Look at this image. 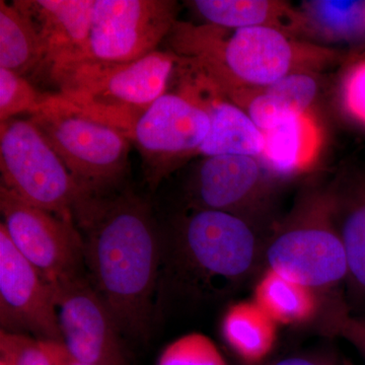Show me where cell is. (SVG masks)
<instances>
[{
  "instance_id": "obj_26",
  "label": "cell",
  "mask_w": 365,
  "mask_h": 365,
  "mask_svg": "<svg viewBox=\"0 0 365 365\" xmlns=\"http://www.w3.org/2000/svg\"><path fill=\"white\" fill-rule=\"evenodd\" d=\"M324 327L332 335L348 341L365 359V319L351 316L345 306L336 304L327 314Z\"/></svg>"
},
{
  "instance_id": "obj_2",
  "label": "cell",
  "mask_w": 365,
  "mask_h": 365,
  "mask_svg": "<svg viewBox=\"0 0 365 365\" xmlns=\"http://www.w3.org/2000/svg\"><path fill=\"white\" fill-rule=\"evenodd\" d=\"M174 52L157 51L129 63L85 61L49 74L72 104L129 137L133 124L163 93L179 63Z\"/></svg>"
},
{
  "instance_id": "obj_10",
  "label": "cell",
  "mask_w": 365,
  "mask_h": 365,
  "mask_svg": "<svg viewBox=\"0 0 365 365\" xmlns=\"http://www.w3.org/2000/svg\"><path fill=\"white\" fill-rule=\"evenodd\" d=\"M62 343L88 365H126L119 327L102 295L83 273L53 283Z\"/></svg>"
},
{
  "instance_id": "obj_1",
  "label": "cell",
  "mask_w": 365,
  "mask_h": 365,
  "mask_svg": "<svg viewBox=\"0 0 365 365\" xmlns=\"http://www.w3.org/2000/svg\"><path fill=\"white\" fill-rule=\"evenodd\" d=\"M72 217L91 283L120 331L148 337L163 258V232L150 204L125 181L102 190L81 188Z\"/></svg>"
},
{
  "instance_id": "obj_18",
  "label": "cell",
  "mask_w": 365,
  "mask_h": 365,
  "mask_svg": "<svg viewBox=\"0 0 365 365\" xmlns=\"http://www.w3.org/2000/svg\"><path fill=\"white\" fill-rule=\"evenodd\" d=\"M333 203L347 262V279L365 299V179L353 182L342 196L333 197Z\"/></svg>"
},
{
  "instance_id": "obj_16",
  "label": "cell",
  "mask_w": 365,
  "mask_h": 365,
  "mask_svg": "<svg viewBox=\"0 0 365 365\" xmlns=\"http://www.w3.org/2000/svg\"><path fill=\"white\" fill-rule=\"evenodd\" d=\"M255 302L279 325L299 326L319 313V292L266 268L254 289Z\"/></svg>"
},
{
  "instance_id": "obj_11",
  "label": "cell",
  "mask_w": 365,
  "mask_h": 365,
  "mask_svg": "<svg viewBox=\"0 0 365 365\" xmlns=\"http://www.w3.org/2000/svg\"><path fill=\"white\" fill-rule=\"evenodd\" d=\"M1 331L62 342L54 288L16 250L0 225Z\"/></svg>"
},
{
  "instance_id": "obj_28",
  "label": "cell",
  "mask_w": 365,
  "mask_h": 365,
  "mask_svg": "<svg viewBox=\"0 0 365 365\" xmlns=\"http://www.w3.org/2000/svg\"><path fill=\"white\" fill-rule=\"evenodd\" d=\"M54 365H88L79 362L67 351L66 346L57 341H44Z\"/></svg>"
},
{
  "instance_id": "obj_19",
  "label": "cell",
  "mask_w": 365,
  "mask_h": 365,
  "mask_svg": "<svg viewBox=\"0 0 365 365\" xmlns=\"http://www.w3.org/2000/svg\"><path fill=\"white\" fill-rule=\"evenodd\" d=\"M263 133L265 145L258 158L262 169L275 176L289 177L304 167L313 137L304 115L287 118Z\"/></svg>"
},
{
  "instance_id": "obj_4",
  "label": "cell",
  "mask_w": 365,
  "mask_h": 365,
  "mask_svg": "<svg viewBox=\"0 0 365 365\" xmlns=\"http://www.w3.org/2000/svg\"><path fill=\"white\" fill-rule=\"evenodd\" d=\"M29 119L47 137L81 188L102 190L126 180L131 141L120 129L59 93Z\"/></svg>"
},
{
  "instance_id": "obj_13",
  "label": "cell",
  "mask_w": 365,
  "mask_h": 365,
  "mask_svg": "<svg viewBox=\"0 0 365 365\" xmlns=\"http://www.w3.org/2000/svg\"><path fill=\"white\" fill-rule=\"evenodd\" d=\"M262 167L258 160L242 155L208 157L190 182L192 209L223 211L239 215L258 195Z\"/></svg>"
},
{
  "instance_id": "obj_17",
  "label": "cell",
  "mask_w": 365,
  "mask_h": 365,
  "mask_svg": "<svg viewBox=\"0 0 365 365\" xmlns=\"http://www.w3.org/2000/svg\"><path fill=\"white\" fill-rule=\"evenodd\" d=\"M45 52L37 29L16 4L0 1V68L24 76L42 71Z\"/></svg>"
},
{
  "instance_id": "obj_5",
  "label": "cell",
  "mask_w": 365,
  "mask_h": 365,
  "mask_svg": "<svg viewBox=\"0 0 365 365\" xmlns=\"http://www.w3.org/2000/svg\"><path fill=\"white\" fill-rule=\"evenodd\" d=\"M1 186L36 207L73 220L81 188L43 132L30 119L0 126Z\"/></svg>"
},
{
  "instance_id": "obj_25",
  "label": "cell",
  "mask_w": 365,
  "mask_h": 365,
  "mask_svg": "<svg viewBox=\"0 0 365 365\" xmlns=\"http://www.w3.org/2000/svg\"><path fill=\"white\" fill-rule=\"evenodd\" d=\"M0 360L6 365H54L44 341L0 331Z\"/></svg>"
},
{
  "instance_id": "obj_31",
  "label": "cell",
  "mask_w": 365,
  "mask_h": 365,
  "mask_svg": "<svg viewBox=\"0 0 365 365\" xmlns=\"http://www.w3.org/2000/svg\"><path fill=\"white\" fill-rule=\"evenodd\" d=\"M345 365H353V364H346Z\"/></svg>"
},
{
  "instance_id": "obj_14",
  "label": "cell",
  "mask_w": 365,
  "mask_h": 365,
  "mask_svg": "<svg viewBox=\"0 0 365 365\" xmlns=\"http://www.w3.org/2000/svg\"><path fill=\"white\" fill-rule=\"evenodd\" d=\"M205 108L210 119V129L199 155L205 158L217 155H242L259 158L264 150L265 138L247 111L239 106L217 97L203 98L191 95Z\"/></svg>"
},
{
  "instance_id": "obj_12",
  "label": "cell",
  "mask_w": 365,
  "mask_h": 365,
  "mask_svg": "<svg viewBox=\"0 0 365 365\" xmlns=\"http://www.w3.org/2000/svg\"><path fill=\"white\" fill-rule=\"evenodd\" d=\"M95 0H16L31 19L44 47L42 71L48 76L58 67L86 60Z\"/></svg>"
},
{
  "instance_id": "obj_9",
  "label": "cell",
  "mask_w": 365,
  "mask_h": 365,
  "mask_svg": "<svg viewBox=\"0 0 365 365\" xmlns=\"http://www.w3.org/2000/svg\"><path fill=\"white\" fill-rule=\"evenodd\" d=\"M0 211L14 246L46 280L53 284L83 273L85 248L73 220L36 207L1 185Z\"/></svg>"
},
{
  "instance_id": "obj_22",
  "label": "cell",
  "mask_w": 365,
  "mask_h": 365,
  "mask_svg": "<svg viewBox=\"0 0 365 365\" xmlns=\"http://www.w3.org/2000/svg\"><path fill=\"white\" fill-rule=\"evenodd\" d=\"M52 95L41 93L24 76L0 68V122L13 119L16 115L35 114Z\"/></svg>"
},
{
  "instance_id": "obj_30",
  "label": "cell",
  "mask_w": 365,
  "mask_h": 365,
  "mask_svg": "<svg viewBox=\"0 0 365 365\" xmlns=\"http://www.w3.org/2000/svg\"><path fill=\"white\" fill-rule=\"evenodd\" d=\"M0 365H6V362L2 361V360H0Z\"/></svg>"
},
{
  "instance_id": "obj_8",
  "label": "cell",
  "mask_w": 365,
  "mask_h": 365,
  "mask_svg": "<svg viewBox=\"0 0 365 365\" xmlns=\"http://www.w3.org/2000/svg\"><path fill=\"white\" fill-rule=\"evenodd\" d=\"M177 14L170 0H95L86 60L129 63L157 51Z\"/></svg>"
},
{
  "instance_id": "obj_24",
  "label": "cell",
  "mask_w": 365,
  "mask_h": 365,
  "mask_svg": "<svg viewBox=\"0 0 365 365\" xmlns=\"http://www.w3.org/2000/svg\"><path fill=\"white\" fill-rule=\"evenodd\" d=\"M157 365H227L217 346L202 333H189L163 349Z\"/></svg>"
},
{
  "instance_id": "obj_23",
  "label": "cell",
  "mask_w": 365,
  "mask_h": 365,
  "mask_svg": "<svg viewBox=\"0 0 365 365\" xmlns=\"http://www.w3.org/2000/svg\"><path fill=\"white\" fill-rule=\"evenodd\" d=\"M284 116L304 115L313 104L318 86L313 76L292 72L267 88H261Z\"/></svg>"
},
{
  "instance_id": "obj_21",
  "label": "cell",
  "mask_w": 365,
  "mask_h": 365,
  "mask_svg": "<svg viewBox=\"0 0 365 365\" xmlns=\"http://www.w3.org/2000/svg\"><path fill=\"white\" fill-rule=\"evenodd\" d=\"M304 7L306 21L322 37L347 42L365 40V0H314Z\"/></svg>"
},
{
  "instance_id": "obj_15",
  "label": "cell",
  "mask_w": 365,
  "mask_h": 365,
  "mask_svg": "<svg viewBox=\"0 0 365 365\" xmlns=\"http://www.w3.org/2000/svg\"><path fill=\"white\" fill-rule=\"evenodd\" d=\"M277 328L253 299L232 304L222 321L223 340L248 365L261 364L270 355L277 340Z\"/></svg>"
},
{
  "instance_id": "obj_20",
  "label": "cell",
  "mask_w": 365,
  "mask_h": 365,
  "mask_svg": "<svg viewBox=\"0 0 365 365\" xmlns=\"http://www.w3.org/2000/svg\"><path fill=\"white\" fill-rule=\"evenodd\" d=\"M192 6L208 25L232 30L260 26L279 29L287 14L280 4L267 0H196Z\"/></svg>"
},
{
  "instance_id": "obj_7",
  "label": "cell",
  "mask_w": 365,
  "mask_h": 365,
  "mask_svg": "<svg viewBox=\"0 0 365 365\" xmlns=\"http://www.w3.org/2000/svg\"><path fill=\"white\" fill-rule=\"evenodd\" d=\"M209 129L205 108L187 93L167 91L150 105L129 133L143 160L148 188L155 191L182 158L198 153Z\"/></svg>"
},
{
  "instance_id": "obj_6",
  "label": "cell",
  "mask_w": 365,
  "mask_h": 365,
  "mask_svg": "<svg viewBox=\"0 0 365 365\" xmlns=\"http://www.w3.org/2000/svg\"><path fill=\"white\" fill-rule=\"evenodd\" d=\"M267 268L319 292L347 279L344 248L332 198L314 199L273 235L264 250Z\"/></svg>"
},
{
  "instance_id": "obj_27",
  "label": "cell",
  "mask_w": 365,
  "mask_h": 365,
  "mask_svg": "<svg viewBox=\"0 0 365 365\" xmlns=\"http://www.w3.org/2000/svg\"><path fill=\"white\" fill-rule=\"evenodd\" d=\"M343 101L348 113L365 124V59L359 60L346 74Z\"/></svg>"
},
{
  "instance_id": "obj_3",
  "label": "cell",
  "mask_w": 365,
  "mask_h": 365,
  "mask_svg": "<svg viewBox=\"0 0 365 365\" xmlns=\"http://www.w3.org/2000/svg\"><path fill=\"white\" fill-rule=\"evenodd\" d=\"M163 264L199 287L244 279L262 255L249 223L223 211L192 209L173 223L168 235L163 232Z\"/></svg>"
},
{
  "instance_id": "obj_29",
  "label": "cell",
  "mask_w": 365,
  "mask_h": 365,
  "mask_svg": "<svg viewBox=\"0 0 365 365\" xmlns=\"http://www.w3.org/2000/svg\"><path fill=\"white\" fill-rule=\"evenodd\" d=\"M272 365H327L323 362L318 361L312 359H307V357L302 356H292L287 357V359H283L279 361L275 362Z\"/></svg>"
}]
</instances>
